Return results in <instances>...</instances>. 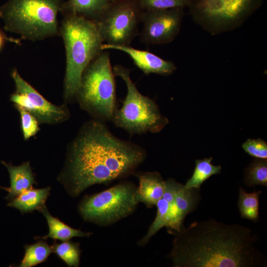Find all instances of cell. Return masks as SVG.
Here are the masks:
<instances>
[{
    "mask_svg": "<svg viewBox=\"0 0 267 267\" xmlns=\"http://www.w3.org/2000/svg\"><path fill=\"white\" fill-rule=\"evenodd\" d=\"M146 157L141 146L118 138L105 122L93 119L82 126L71 143L59 178L68 194L76 197L93 185L133 175Z\"/></svg>",
    "mask_w": 267,
    "mask_h": 267,
    "instance_id": "obj_1",
    "label": "cell"
},
{
    "mask_svg": "<svg viewBox=\"0 0 267 267\" xmlns=\"http://www.w3.org/2000/svg\"><path fill=\"white\" fill-rule=\"evenodd\" d=\"M174 235L167 257L174 267H258L265 256L254 246L258 237L251 230L211 219L184 226Z\"/></svg>",
    "mask_w": 267,
    "mask_h": 267,
    "instance_id": "obj_2",
    "label": "cell"
},
{
    "mask_svg": "<svg viewBox=\"0 0 267 267\" xmlns=\"http://www.w3.org/2000/svg\"><path fill=\"white\" fill-rule=\"evenodd\" d=\"M66 52L64 97L76 99L83 73L90 62L103 50L104 41L94 20L66 14L60 26Z\"/></svg>",
    "mask_w": 267,
    "mask_h": 267,
    "instance_id": "obj_3",
    "label": "cell"
},
{
    "mask_svg": "<svg viewBox=\"0 0 267 267\" xmlns=\"http://www.w3.org/2000/svg\"><path fill=\"white\" fill-rule=\"evenodd\" d=\"M61 0H8L0 6L5 30L40 41L60 34L57 15Z\"/></svg>",
    "mask_w": 267,
    "mask_h": 267,
    "instance_id": "obj_4",
    "label": "cell"
},
{
    "mask_svg": "<svg viewBox=\"0 0 267 267\" xmlns=\"http://www.w3.org/2000/svg\"><path fill=\"white\" fill-rule=\"evenodd\" d=\"M76 99L94 119L111 122L117 107L115 75L108 51H101L86 67Z\"/></svg>",
    "mask_w": 267,
    "mask_h": 267,
    "instance_id": "obj_5",
    "label": "cell"
},
{
    "mask_svg": "<svg viewBox=\"0 0 267 267\" xmlns=\"http://www.w3.org/2000/svg\"><path fill=\"white\" fill-rule=\"evenodd\" d=\"M113 70L115 76L123 80L127 89L122 106L114 114L111 121L113 124L130 135L160 132L169 120L161 113L157 104L139 91L131 78L129 69L116 65Z\"/></svg>",
    "mask_w": 267,
    "mask_h": 267,
    "instance_id": "obj_6",
    "label": "cell"
},
{
    "mask_svg": "<svg viewBox=\"0 0 267 267\" xmlns=\"http://www.w3.org/2000/svg\"><path fill=\"white\" fill-rule=\"evenodd\" d=\"M137 187L132 181L125 180L100 192L87 195L78 205L79 213L86 222L101 226L111 225L136 211Z\"/></svg>",
    "mask_w": 267,
    "mask_h": 267,
    "instance_id": "obj_7",
    "label": "cell"
},
{
    "mask_svg": "<svg viewBox=\"0 0 267 267\" xmlns=\"http://www.w3.org/2000/svg\"><path fill=\"white\" fill-rule=\"evenodd\" d=\"M263 0H190L193 20L214 35L241 26L262 5Z\"/></svg>",
    "mask_w": 267,
    "mask_h": 267,
    "instance_id": "obj_8",
    "label": "cell"
},
{
    "mask_svg": "<svg viewBox=\"0 0 267 267\" xmlns=\"http://www.w3.org/2000/svg\"><path fill=\"white\" fill-rule=\"evenodd\" d=\"M143 9L139 0H118L110 2L95 21L106 44L114 45H129L137 33L141 22Z\"/></svg>",
    "mask_w": 267,
    "mask_h": 267,
    "instance_id": "obj_9",
    "label": "cell"
},
{
    "mask_svg": "<svg viewBox=\"0 0 267 267\" xmlns=\"http://www.w3.org/2000/svg\"><path fill=\"white\" fill-rule=\"evenodd\" d=\"M16 88L10 100L31 113L39 123L57 124L66 120L70 116L65 106H57L50 103L23 79L16 69L11 72Z\"/></svg>",
    "mask_w": 267,
    "mask_h": 267,
    "instance_id": "obj_10",
    "label": "cell"
},
{
    "mask_svg": "<svg viewBox=\"0 0 267 267\" xmlns=\"http://www.w3.org/2000/svg\"><path fill=\"white\" fill-rule=\"evenodd\" d=\"M183 14L182 8L146 10L141 19V41L151 44L171 42L180 31Z\"/></svg>",
    "mask_w": 267,
    "mask_h": 267,
    "instance_id": "obj_11",
    "label": "cell"
},
{
    "mask_svg": "<svg viewBox=\"0 0 267 267\" xmlns=\"http://www.w3.org/2000/svg\"><path fill=\"white\" fill-rule=\"evenodd\" d=\"M102 50L115 49L123 51L132 58L135 65L145 74H156L168 76L176 70L175 64L150 52L134 48L129 45H114L103 43Z\"/></svg>",
    "mask_w": 267,
    "mask_h": 267,
    "instance_id": "obj_12",
    "label": "cell"
},
{
    "mask_svg": "<svg viewBox=\"0 0 267 267\" xmlns=\"http://www.w3.org/2000/svg\"><path fill=\"white\" fill-rule=\"evenodd\" d=\"M183 184L173 178L165 180V188L162 197L157 203L155 218L149 226L146 234L137 242L139 247H144L150 239L162 228L169 227L171 213L175 206L177 193Z\"/></svg>",
    "mask_w": 267,
    "mask_h": 267,
    "instance_id": "obj_13",
    "label": "cell"
},
{
    "mask_svg": "<svg viewBox=\"0 0 267 267\" xmlns=\"http://www.w3.org/2000/svg\"><path fill=\"white\" fill-rule=\"evenodd\" d=\"M138 180L134 199L139 204L143 203L147 208L156 206L162 197L165 188V180L157 172H137L133 175Z\"/></svg>",
    "mask_w": 267,
    "mask_h": 267,
    "instance_id": "obj_14",
    "label": "cell"
},
{
    "mask_svg": "<svg viewBox=\"0 0 267 267\" xmlns=\"http://www.w3.org/2000/svg\"><path fill=\"white\" fill-rule=\"evenodd\" d=\"M1 163L6 167L10 180L9 187H3L8 192L6 199H13L25 191L32 188L33 184L37 183L29 162H24L18 166L3 161Z\"/></svg>",
    "mask_w": 267,
    "mask_h": 267,
    "instance_id": "obj_15",
    "label": "cell"
},
{
    "mask_svg": "<svg viewBox=\"0 0 267 267\" xmlns=\"http://www.w3.org/2000/svg\"><path fill=\"white\" fill-rule=\"evenodd\" d=\"M110 3L108 0H68L63 2L60 12L96 21Z\"/></svg>",
    "mask_w": 267,
    "mask_h": 267,
    "instance_id": "obj_16",
    "label": "cell"
},
{
    "mask_svg": "<svg viewBox=\"0 0 267 267\" xmlns=\"http://www.w3.org/2000/svg\"><path fill=\"white\" fill-rule=\"evenodd\" d=\"M50 188H31L10 200L8 207L19 210L22 214L38 210L40 212L45 206V203L49 195Z\"/></svg>",
    "mask_w": 267,
    "mask_h": 267,
    "instance_id": "obj_17",
    "label": "cell"
},
{
    "mask_svg": "<svg viewBox=\"0 0 267 267\" xmlns=\"http://www.w3.org/2000/svg\"><path fill=\"white\" fill-rule=\"evenodd\" d=\"M41 212L44 214L46 219L49 232L45 236L38 237L37 238L38 239L45 240L50 238L54 240L65 241L75 237H89L92 234V232H84L69 226L57 218L52 216L49 213L46 206Z\"/></svg>",
    "mask_w": 267,
    "mask_h": 267,
    "instance_id": "obj_18",
    "label": "cell"
},
{
    "mask_svg": "<svg viewBox=\"0 0 267 267\" xmlns=\"http://www.w3.org/2000/svg\"><path fill=\"white\" fill-rule=\"evenodd\" d=\"M261 190L247 193L240 187L238 207L242 218L256 222L259 219V197Z\"/></svg>",
    "mask_w": 267,
    "mask_h": 267,
    "instance_id": "obj_19",
    "label": "cell"
},
{
    "mask_svg": "<svg viewBox=\"0 0 267 267\" xmlns=\"http://www.w3.org/2000/svg\"><path fill=\"white\" fill-rule=\"evenodd\" d=\"M212 160V157L196 160L192 175L184 184L186 188H200L203 182L210 177L221 173L222 167L213 165Z\"/></svg>",
    "mask_w": 267,
    "mask_h": 267,
    "instance_id": "obj_20",
    "label": "cell"
},
{
    "mask_svg": "<svg viewBox=\"0 0 267 267\" xmlns=\"http://www.w3.org/2000/svg\"><path fill=\"white\" fill-rule=\"evenodd\" d=\"M25 254L20 267H31L45 262L52 252L51 246L41 239L36 243L24 246Z\"/></svg>",
    "mask_w": 267,
    "mask_h": 267,
    "instance_id": "obj_21",
    "label": "cell"
},
{
    "mask_svg": "<svg viewBox=\"0 0 267 267\" xmlns=\"http://www.w3.org/2000/svg\"><path fill=\"white\" fill-rule=\"evenodd\" d=\"M51 251L64 261L68 267H77L80 263L81 250L80 243L67 240L54 243Z\"/></svg>",
    "mask_w": 267,
    "mask_h": 267,
    "instance_id": "obj_22",
    "label": "cell"
},
{
    "mask_svg": "<svg viewBox=\"0 0 267 267\" xmlns=\"http://www.w3.org/2000/svg\"><path fill=\"white\" fill-rule=\"evenodd\" d=\"M245 184L250 187L267 186V160L255 158L245 170Z\"/></svg>",
    "mask_w": 267,
    "mask_h": 267,
    "instance_id": "obj_23",
    "label": "cell"
},
{
    "mask_svg": "<svg viewBox=\"0 0 267 267\" xmlns=\"http://www.w3.org/2000/svg\"><path fill=\"white\" fill-rule=\"evenodd\" d=\"M14 106L19 112L23 137L25 140H27L39 131V122L34 115L23 107Z\"/></svg>",
    "mask_w": 267,
    "mask_h": 267,
    "instance_id": "obj_24",
    "label": "cell"
},
{
    "mask_svg": "<svg viewBox=\"0 0 267 267\" xmlns=\"http://www.w3.org/2000/svg\"><path fill=\"white\" fill-rule=\"evenodd\" d=\"M190 0H139L140 6L146 10L182 8L188 6Z\"/></svg>",
    "mask_w": 267,
    "mask_h": 267,
    "instance_id": "obj_25",
    "label": "cell"
},
{
    "mask_svg": "<svg viewBox=\"0 0 267 267\" xmlns=\"http://www.w3.org/2000/svg\"><path fill=\"white\" fill-rule=\"evenodd\" d=\"M242 148L247 154L255 158H267V143L262 139H248L242 144Z\"/></svg>",
    "mask_w": 267,
    "mask_h": 267,
    "instance_id": "obj_26",
    "label": "cell"
},
{
    "mask_svg": "<svg viewBox=\"0 0 267 267\" xmlns=\"http://www.w3.org/2000/svg\"><path fill=\"white\" fill-rule=\"evenodd\" d=\"M6 41L12 42L15 43H19V41L17 40H15L12 38H9L6 37L4 35V34L0 30V50L1 49L5 42Z\"/></svg>",
    "mask_w": 267,
    "mask_h": 267,
    "instance_id": "obj_27",
    "label": "cell"
},
{
    "mask_svg": "<svg viewBox=\"0 0 267 267\" xmlns=\"http://www.w3.org/2000/svg\"><path fill=\"white\" fill-rule=\"evenodd\" d=\"M116 0H108V1H109V2H112L116 1Z\"/></svg>",
    "mask_w": 267,
    "mask_h": 267,
    "instance_id": "obj_28",
    "label": "cell"
},
{
    "mask_svg": "<svg viewBox=\"0 0 267 267\" xmlns=\"http://www.w3.org/2000/svg\"><path fill=\"white\" fill-rule=\"evenodd\" d=\"M0 188H3V187H0Z\"/></svg>",
    "mask_w": 267,
    "mask_h": 267,
    "instance_id": "obj_29",
    "label": "cell"
}]
</instances>
